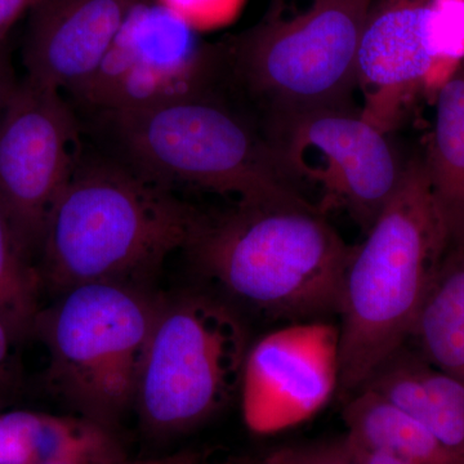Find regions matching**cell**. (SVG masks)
<instances>
[{
  "label": "cell",
  "instance_id": "cell-1",
  "mask_svg": "<svg viewBox=\"0 0 464 464\" xmlns=\"http://www.w3.org/2000/svg\"><path fill=\"white\" fill-rule=\"evenodd\" d=\"M203 215L119 158L83 155L45 226L38 268L58 295L92 283L148 285Z\"/></svg>",
  "mask_w": 464,
  "mask_h": 464
},
{
  "label": "cell",
  "instance_id": "cell-2",
  "mask_svg": "<svg viewBox=\"0 0 464 464\" xmlns=\"http://www.w3.org/2000/svg\"><path fill=\"white\" fill-rule=\"evenodd\" d=\"M232 301L293 322L338 314L353 246L313 203H237L203 216L188 248Z\"/></svg>",
  "mask_w": 464,
  "mask_h": 464
},
{
  "label": "cell",
  "instance_id": "cell-3",
  "mask_svg": "<svg viewBox=\"0 0 464 464\" xmlns=\"http://www.w3.org/2000/svg\"><path fill=\"white\" fill-rule=\"evenodd\" d=\"M450 249L423 159L408 160L398 192L353 246L342 283L340 387L355 395L411 337Z\"/></svg>",
  "mask_w": 464,
  "mask_h": 464
},
{
  "label": "cell",
  "instance_id": "cell-4",
  "mask_svg": "<svg viewBox=\"0 0 464 464\" xmlns=\"http://www.w3.org/2000/svg\"><path fill=\"white\" fill-rule=\"evenodd\" d=\"M99 118L119 159L172 190L190 186L237 203L308 201L264 130L216 91Z\"/></svg>",
  "mask_w": 464,
  "mask_h": 464
},
{
  "label": "cell",
  "instance_id": "cell-5",
  "mask_svg": "<svg viewBox=\"0 0 464 464\" xmlns=\"http://www.w3.org/2000/svg\"><path fill=\"white\" fill-rule=\"evenodd\" d=\"M374 0H271L261 21L221 45L224 76L262 111L266 125L348 108Z\"/></svg>",
  "mask_w": 464,
  "mask_h": 464
},
{
  "label": "cell",
  "instance_id": "cell-6",
  "mask_svg": "<svg viewBox=\"0 0 464 464\" xmlns=\"http://www.w3.org/2000/svg\"><path fill=\"white\" fill-rule=\"evenodd\" d=\"M161 298L148 285L92 283L42 308L34 337L47 350L52 392L76 414L114 430L134 408Z\"/></svg>",
  "mask_w": 464,
  "mask_h": 464
},
{
  "label": "cell",
  "instance_id": "cell-7",
  "mask_svg": "<svg viewBox=\"0 0 464 464\" xmlns=\"http://www.w3.org/2000/svg\"><path fill=\"white\" fill-rule=\"evenodd\" d=\"M249 346L231 302L198 292L161 298L134 401L143 431L172 439L218 414L239 395Z\"/></svg>",
  "mask_w": 464,
  "mask_h": 464
},
{
  "label": "cell",
  "instance_id": "cell-8",
  "mask_svg": "<svg viewBox=\"0 0 464 464\" xmlns=\"http://www.w3.org/2000/svg\"><path fill=\"white\" fill-rule=\"evenodd\" d=\"M290 179L314 183L324 208H342L368 232L404 179L391 133L353 106L315 110L262 128Z\"/></svg>",
  "mask_w": 464,
  "mask_h": 464
},
{
  "label": "cell",
  "instance_id": "cell-9",
  "mask_svg": "<svg viewBox=\"0 0 464 464\" xmlns=\"http://www.w3.org/2000/svg\"><path fill=\"white\" fill-rule=\"evenodd\" d=\"M222 76L221 45L201 41L160 3L141 0L97 72L72 94L97 115L132 111L216 91Z\"/></svg>",
  "mask_w": 464,
  "mask_h": 464
},
{
  "label": "cell",
  "instance_id": "cell-10",
  "mask_svg": "<svg viewBox=\"0 0 464 464\" xmlns=\"http://www.w3.org/2000/svg\"><path fill=\"white\" fill-rule=\"evenodd\" d=\"M82 157L79 121L63 92L24 76L0 114V210L34 257Z\"/></svg>",
  "mask_w": 464,
  "mask_h": 464
},
{
  "label": "cell",
  "instance_id": "cell-11",
  "mask_svg": "<svg viewBox=\"0 0 464 464\" xmlns=\"http://www.w3.org/2000/svg\"><path fill=\"white\" fill-rule=\"evenodd\" d=\"M338 387V326L323 319L307 320L250 343L237 398L250 431L273 435L319 413Z\"/></svg>",
  "mask_w": 464,
  "mask_h": 464
},
{
  "label": "cell",
  "instance_id": "cell-12",
  "mask_svg": "<svg viewBox=\"0 0 464 464\" xmlns=\"http://www.w3.org/2000/svg\"><path fill=\"white\" fill-rule=\"evenodd\" d=\"M430 0H374L356 60L360 109L366 121L392 134L424 91L431 67Z\"/></svg>",
  "mask_w": 464,
  "mask_h": 464
},
{
  "label": "cell",
  "instance_id": "cell-13",
  "mask_svg": "<svg viewBox=\"0 0 464 464\" xmlns=\"http://www.w3.org/2000/svg\"><path fill=\"white\" fill-rule=\"evenodd\" d=\"M141 0H43L24 39L26 78L75 92L97 72L125 18Z\"/></svg>",
  "mask_w": 464,
  "mask_h": 464
},
{
  "label": "cell",
  "instance_id": "cell-14",
  "mask_svg": "<svg viewBox=\"0 0 464 464\" xmlns=\"http://www.w3.org/2000/svg\"><path fill=\"white\" fill-rule=\"evenodd\" d=\"M128 460L114 430L82 415L0 409V464L119 463Z\"/></svg>",
  "mask_w": 464,
  "mask_h": 464
},
{
  "label": "cell",
  "instance_id": "cell-15",
  "mask_svg": "<svg viewBox=\"0 0 464 464\" xmlns=\"http://www.w3.org/2000/svg\"><path fill=\"white\" fill-rule=\"evenodd\" d=\"M362 389L380 393L411 415L464 460V382L402 346Z\"/></svg>",
  "mask_w": 464,
  "mask_h": 464
},
{
  "label": "cell",
  "instance_id": "cell-16",
  "mask_svg": "<svg viewBox=\"0 0 464 464\" xmlns=\"http://www.w3.org/2000/svg\"><path fill=\"white\" fill-rule=\"evenodd\" d=\"M423 164L450 248L464 246V63L436 94Z\"/></svg>",
  "mask_w": 464,
  "mask_h": 464
},
{
  "label": "cell",
  "instance_id": "cell-17",
  "mask_svg": "<svg viewBox=\"0 0 464 464\" xmlns=\"http://www.w3.org/2000/svg\"><path fill=\"white\" fill-rule=\"evenodd\" d=\"M409 340L427 362L464 382V246L448 250Z\"/></svg>",
  "mask_w": 464,
  "mask_h": 464
},
{
  "label": "cell",
  "instance_id": "cell-18",
  "mask_svg": "<svg viewBox=\"0 0 464 464\" xmlns=\"http://www.w3.org/2000/svg\"><path fill=\"white\" fill-rule=\"evenodd\" d=\"M346 435L383 448L414 464H464L422 423L369 389L344 400Z\"/></svg>",
  "mask_w": 464,
  "mask_h": 464
},
{
  "label": "cell",
  "instance_id": "cell-19",
  "mask_svg": "<svg viewBox=\"0 0 464 464\" xmlns=\"http://www.w3.org/2000/svg\"><path fill=\"white\" fill-rule=\"evenodd\" d=\"M0 210V319L14 337H34L44 288L38 264Z\"/></svg>",
  "mask_w": 464,
  "mask_h": 464
},
{
  "label": "cell",
  "instance_id": "cell-20",
  "mask_svg": "<svg viewBox=\"0 0 464 464\" xmlns=\"http://www.w3.org/2000/svg\"><path fill=\"white\" fill-rule=\"evenodd\" d=\"M430 51L423 94L433 101L464 63V0H430Z\"/></svg>",
  "mask_w": 464,
  "mask_h": 464
},
{
  "label": "cell",
  "instance_id": "cell-21",
  "mask_svg": "<svg viewBox=\"0 0 464 464\" xmlns=\"http://www.w3.org/2000/svg\"><path fill=\"white\" fill-rule=\"evenodd\" d=\"M198 32L219 29L231 24L246 0H157Z\"/></svg>",
  "mask_w": 464,
  "mask_h": 464
},
{
  "label": "cell",
  "instance_id": "cell-22",
  "mask_svg": "<svg viewBox=\"0 0 464 464\" xmlns=\"http://www.w3.org/2000/svg\"><path fill=\"white\" fill-rule=\"evenodd\" d=\"M21 342L0 319V409L8 408L23 386Z\"/></svg>",
  "mask_w": 464,
  "mask_h": 464
},
{
  "label": "cell",
  "instance_id": "cell-23",
  "mask_svg": "<svg viewBox=\"0 0 464 464\" xmlns=\"http://www.w3.org/2000/svg\"><path fill=\"white\" fill-rule=\"evenodd\" d=\"M267 464H356L342 447L341 440L331 444L290 445L265 457Z\"/></svg>",
  "mask_w": 464,
  "mask_h": 464
},
{
  "label": "cell",
  "instance_id": "cell-24",
  "mask_svg": "<svg viewBox=\"0 0 464 464\" xmlns=\"http://www.w3.org/2000/svg\"><path fill=\"white\" fill-rule=\"evenodd\" d=\"M341 442L348 456L353 458L356 464H414L399 454L383 448L364 444L347 435L341 439Z\"/></svg>",
  "mask_w": 464,
  "mask_h": 464
},
{
  "label": "cell",
  "instance_id": "cell-25",
  "mask_svg": "<svg viewBox=\"0 0 464 464\" xmlns=\"http://www.w3.org/2000/svg\"><path fill=\"white\" fill-rule=\"evenodd\" d=\"M42 2L43 0H0V41L7 39L11 27Z\"/></svg>",
  "mask_w": 464,
  "mask_h": 464
},
{
  "label": "cell",
  "instance_id": "cell-26",
  "mask_svg": "<svg viewBox=\"0 0 464 464\" xmlns=\"http://www.w3.org/2000/svg\"><path fill=\"white\" fill-rule=\"evenodd\" d=\"M18 82L20 81L14 75L11 58H9L7 43H5V39H3L0 41V114L8 105Z\"/></svg>",
  "mask_w": 464,
  "mask_h": 464
},
{
  "label": "cell",
  "instance_id": "cell-27",
  "mask_svg": "<svg viewBox=\"0 0 464 464\" xmlns=\"http://www.w3.org/2000/svg\"><path fill=\"white\" fill-rule=\"evenodd\" d=\"M128 464H203L201 454L195 450H182L170 456L151 458V459L130 460Z\"/></svg>",
  "mask_w": 464,
  "mask_h": 464
},
{
  "label": "cell",
  "instance_id": "cell-28",
  "mask_svg": "<svg viewBox=\"0 0 464 464\" xmlns=\"http://www.w3.org/2000/svg\"><path fill=\"white\" fill-rule=\"evenodd\" d=\"M221 464H267L266 463L265 458L264 459H235L228 460V462L221 463Z\"/></svg>",
  "mask_w": 464,
  "mask_h": 464
},
{
  "label": "cell",
  "instance_id": "cell-29",
  "mask_svg": "<svg viewBox=\"0 0 464 464\" xmlns=\"http://www.w3.org/2000/svg\"><path fill=\"white\" fill-rule=\"evenodd\" d=\"M130 460H124V462H119V463H53V464H128Z\"/></svg>",
  "mask_w": 464,
  "mask_h": 464
}]
</instances>
